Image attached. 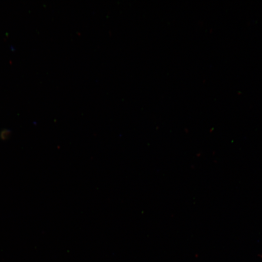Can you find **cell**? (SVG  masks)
Wrapping results in <instances>:
<instances>
[]
</instances>
